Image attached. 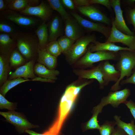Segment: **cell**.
I'll list each match as a JSON object with an SVG mask.
<instances>
[{"label":"cell","instance_id":"ee69618b","mask_svg":"<svg viewBox=\"0 0 135 135\" xmlns=\"http://www.w3.org/2000/svg\"><path fill=\"white\" fill-rule=\"evenodd\" d=\"M31 81H39L42 82H54L55 81L53 80L47 79L44 78L38 77H36L34 78L31 80Z\"/></svg>","mask_w":135,"mask_h":135},{"label":"cell","instance_id":"d590c367","mask_svg":"<svg viewBox=\"0 0 135 135\" xmlns=\"http://www.w3.org/2000/svg\"><path fill=\"white\" fill-rule=\"evenodd\" d=\"M16 107L15 104L8 101L1 94H0V108L7 109L13 111Z\"/></svg>","mask_w":135,"mask_h":135},{"label":"cell","instance_id":"44dd1931","mask_svg":"<svg viewBox=\"0 0 135 135\" xmlns=\"http://www.w3.org/2000/svg\"><path fill=\"white\" fill-rule=\"evenodd\" d=\"M37 61L50 69H54L57 64V58L48 53L45 48L39 47Z\"/></svg>","mask_w":135,"mask_h":135},{"label":"cell","instance_id":"7a4b0ae2","mask_svg":"<svg viewBox=\"0 0 135 135\" xmlns=\"http://www.w3.org/2000/svg\"><path fill=\"white\" fill-rule=\"evenodd\" d=\"M14 37L16 40L17 49L26 59L30 60L38 55V40L35 35L18 32Z\"/></svg>","mask_w":135,"mask_h":135},{"label":"cell","instance_id":"2e32d148","mask_svg":"<svg viewBox=\"0 0 135 135\" xmlns=\"http://www.w3.org/2000/svg\"><path fill=\"white\" fill-rule=\"evenodd\" d=\"M82 28L75 19L70 18L66 21L65 35L76 41L84 36L83 30Z\"/></svg>","mask_w":135,"mask_h":135},{"label":"cell","instance_id":"cb8c5ba5","mask_svg":"<svg viewBox=\"0 0 135 135\" xmlns=\"http://www.w3.org/2000/svg\"><path fill=\"white\" fill-rule=\"evenodd\" d=\"M36 34L38 38L39 47L44 49L48 44V26L44 22L37 28Z\"/></svg>","mask_w":135,"mask_h":135},{"label":"cell","instance_id":"60d3db41","mask_svg":"<svg viewBox=\"0 0 135 135\" xmlns=\"http://www.w3.org/2000/svg\"><path fill=\"white\" fill-rule=\"evenodd\" d=\"M75 6H83L90 5L89 0H74Z\"/></svg>","mask_w":135,"mask_h":135},{"label":"cell","instance_id":"30bf717a","mask_svg":"<svg viewBox=\"0 0 135 135\" xmlns=\"http://www.w3.org/2000/svg\"><path fill=\"white\" fill-rule=\"evenodd\" d=\"M105 42L120 43L135 52V36L128 35L120 31L116 28L112 21L110 33Z\"/></svg>","mask_w":135,"mask_h":135},{"label":"cell","instance_id":"f6af8a7d","mask_svg":"<svg viewBox=\"0 0 135 135\" xmlns=\"http://www.w3.org/2000/svg\"><path fill=\"white\" fill-rule=\"evenodd\" d=\"M8 10L6 0H0V12Z\"/></svg>","mask_w":135,"mask_h":135},{"label":"cell","instance_id":"603a6c76","mask_svg":"<svg viewBox=\"0 0 135 135\" xmlns=\"http://www.w3.org/2000/svg\"><path fill=\"white\" fill-rule=\"evenodd\" d=\"M66 98L64 95L62 98L60 103L58 120L57 124L58 126L61 127L62 123L73 104L74 98Z\"/></svg>","mask_w":135,"mask_h":135},{"label":"cell","instance_id":"d6986e66","mask_svg":"<svg viewBox=\"0 0 135 135\" xmlns=\"http://www.w3.org/2000/svg\"><path fill=\"white\" fill-rule=\"evenodd\" d=\"M88 49L93 52L99 51H107L118 52L119 51L126 50L132 51L127 47H123L116 45L114 43L111 42L102 43L96 41Z\"/></svg>","mask_w":135,"mask_h":135},{"label":"cell","instance_id":"74e56055","mask_svg":"<svg viewBox=\"0 0 135 135\" xmlns=\"http://www.w3.org/2000/svg\"><path fill=\"white\" fill-rule=\"evenodd\" d=\"M124 104L130 110L135 120V103L131 100L126 101Z\"/></svg>","mask_w":135,"mask_h":135},{"label":"cell","instance_id":"5bb4252c","mask_svg":"<svg viewBox=\"0 0 135 135\" xmlns=\"http://www.w3.org/2000/svg\"><path fill=\"white\" fill-rule=\"evenodd\" d=\"M99 64L106 86L110 82H116L120 77V73L116 69L114 64H111L108 60L102 62Z\"/></svg>","mask_w":135,"mask_h":135},{"label":"cell","instance_id":"277c9868","mask_svg":"<svg viewBox=\"0 0 135 135\" xmlns=\"http://www.w3.org/2000/svg\"><path fill=\"white\" fill-rule=\"evenodd\" d=\"M96 40V38L94 34L84 36L77 40L65 54L68 60L71 63L77 61L86 53L89 44L94 43Z\"/></svg>","mask_w":135,"mask_h":135},{"label":"cell","instance_id":"f546056e","mask_svg":"<svg viewBox=\"0 0 135 135\" xmlns=\"http://www.w3.org/2000/svg\"><path fill=\"white\" fill-rule=\"evenodd\" d=\"M57 41L61 49L62 53L65 54L69 50L75 42L65 35L60 37Z\"/></svg>","mask_w":135,"mask_h":135},{"label":"cell","instance_id":"f35d334b","mask_svg":"<svg viewBox=\"0 0 135 135\" xmlns=\"http://www.w3.org/2000/svg\"><path fill=\"white\" fill-rule=\"evenodd\" d=\"M120 83L122 86L128 84H135V71L133 72L130 77L125 79L122 80Z\"/></svg>","mask_w":135,"mask_h":135},{"label":"cell","instance_id":"52a82bcc","mask_svg":"<svg viewBox=\"0 0 135 135\" xmlns=\"http://www.w3.org/2000/svg\"><path fill=\"white\" fill-rule=\"evenodd\" d=\"M0 14L1 17L3 19L12 21L22 26L31 27L35 26L38 22L37 20L34 18L9 9L1 11Z\"/></svg>","mask_w":135,"mask_h":135},{"label":"cell","instance_id":"6da1fadb","mask_svg":"<svg viewBox=\"0 0 135 135\" xmlns=\"http://www.w3.org/2000/svg\"><path fill=\"white\" fill-rule=\"evenodd\" d=\"M118 53L119 58L115 67L120 75L118 81L111 87L110 90L113 92L120 89L121 81L126 76L130 77L135 68V52L124 50L119 51Z\"/></svg>","mask_w":135,"mask_h":135},{"label":"cell","instance_id":"4dcf8cb0","mask_svg":"<svg viewBox=\"0 0 135 135\" xmlns=\"http://www.w3.org/2000/svg\"><path fill=\"white\" fill-rule=\"evenodd\" d=\"M45 49L48 53L56 58L62 53L57 40L49 42L46 46Z\"/></svg>","mask_w":135,"mask_h":135},{"label":"cell","instance_id":"ba28073f","mask_svg":"<svg viewBox=\"0 0 135 135\" xmlns=\"http://www.w3.org/2000/svg\"><path fill=\"white\" fill-rule=\"evenodd\" d=\"M6 120L14 125L21 132L26 130L37 127L29 122L21 114L14 111L0 112Z\"/></svg>","mask_w":135,"mask_h":135},{"label":"cell","instance_id":"d4e9b609","mask_svg":"<svg viewBox=\"0 0 135 135\" xmlns=\"http://www.w3.org/2000/svg\"><path fill=\"white\" fill-rule=\"evenodd\" d=\"M9 56L0 54V84H3L6 81L10 70L9 65Z\"/></svg>","mask_w":135,"mask_h":135},{"label":"cell","instance_id":"d6a6232c","mask_svg":"<svg viewBox=\"0 0 135 135\" xmlns=\"http://www.w3.org/2000/svg\"><path fill=\"white\" fill-rule=\"evenodd\" d=\"M128 6L126 10L125 16L127 23L132 25L135 34V4Z\"/></svg>","mask_w":135,"mask_h":135},{"label":"cell","instance_id":"7c38bea8","mask_svg":"<svg viewBox=\"0 0 135 135\" xmlns=\"http://www.w3.org/2000/svg\"><path fill=\"white\" fill-rule=\"evenodd\" d=\"M76 8L82 14L92 20L107 25H112V21L107 16L93 6H77Z\"/></svg>","mask_w":135,"mask_h":135},{"label":"cell","instance_id":"4fadbf2b","mask_svg":"<svg viewBox=\"0 0 135 135\" xmlns=\"http://www.w3.org/2000/svg\"><path fill=\"white\" fill-rule=\"evenodd\" d=\"M73 72L80 79L96 80L101 89H104L106 86L100 64L89 70L75 69L73 70Z\"/></svg>","mask_w":135,"mask_h":135},{"label":"cell","instance_id":"8992f818","mask_svg":"<svg viewBox=\"0 0 135 135\" xmlns=\"http://www.w3.org/2000/svg\"><path fill=\"white\" fill-rule=\"evenodd\" d=\"M72 15L83 28L89 32H96L103 35L107 40L110 35L111 27L104 24L90 21L82 18L78 14L71 13Z\"/></svg>","mask_w":135,"mask_h":135},{"label":"cell","instance_id":"ffe728a7","mask_svg":"<svg viewBox=\"0 0 135 135\" xmlns=\"http://www.w3.org/2000/svg\"><path fill=\"white\" fill-rule=\"evenodd\" d=\"M8 9L16 12L22 11L28 6H34L38 5V0H6Z\"/></svg>","mask_w":135,"mask_h":135},{"label":"cell","instance_id":"b9f144b4","mask_svg":"<svg viewBox=\"0 0 135 135\" xmlns=\"http://www.w3.org/2000/svg\"><path fill=\"white\" fill-rule=\"evenodd\" d=\"M111 135H128L123 130L117 126Z\"/></svg>","mask_w":135,"mask_h":135},{"label":"cell","instance_id":"e575fe53","mask_svg":"<svg viewBox=\"0 0 135 135\" xmlns=\"http://www.w3.org/2000/svg\"><path fill=\"white\" fill-rule=\"evenodd\" d=\"M0 33L7 34L13 37L18 32L10 24L2 20L0 22Z\"/></svg>","mask_w":135,"mask_h":135},{"label":"cell","instance_id":"9a60e30c","mask_svg":"<svg viewBox=\"0 0 135 135\" xmlns=\"http://www.w3.org/2000/svg\"><path fill=\"white\" fill-rule=\"evenodd\" d=\"M35 60H32L24 65L17 68L13 72L10 74V80L17 78H23L25 80L32 79L36 77L34 72Z\"/></svg>","mask_w":135,"mask_h":135},{"label":"cell","instance_id":"7bdbcfd3","mask_svg":"<svg viewBox=\"0 0 135 135\" xmlns=\"http://www.w3.org/2000/svg\"><path fill=\"white\" fill-rule=\"evenodd\" d=\"M25 132L30 135H54L53 133L49 131L43 134H38L33 131L28 130H26Z\"/></svg>","mask_w":135,"mask_h":135},{"label":"cell","instance_id":"836d02e7","mask_svg":"<svg viewBox=\"0 0 135 135\" xmlns=\"http://www.w3.org/2000/svg\"><path fill=\"white\" fill-rule=\"evenodd\" d=\"M116 125L115 121H105L99 130L100 135H111Z\"/></svg>","mask_w":135,"mask_h":135},{"label":"cell","instance_id":"83f0119b","mask_svg":"<svg viewBox=\"0 0 135 135\" xmlns=\"http://www.w3.org/2000/svg\"><path fill=\"white\" fill-rule=\"evenodd\" d=\"M26 59L17 48H14L9 57L10 66L12 67L19 66L25 62Z\"/></svg>","mask_w":135,"mask_h":135},{"label":"cell","instance_id":"f1b7e54d","mask_svg":"<svg viewBox=\"0 0 135 135\" xmlns=\"http://www.w3.org/2000/svg\"><path fill=\"white\" fill-rule=\"evenodd\" d=\"M47 1L53 10L57 11L63 19L66 20L70 18L69 15L64 8L60 0H48Z\"/></svg>","mask_w":135,"mask_h":135},{"label":"cell","instance_id":"8fae6325","mask_svg":"<svg viewBox=\"0 0 135 135\" xmlns=\"http://www.w3.org/2000/svg\"><path fill=\"white\" fill-rule=\"evenodd\" d=\"M52 10L48 3L42 1L37 6H28L20 13L24 15L37 16L45 22L50 18Z\"/></svg>","mask_w":135,"mask_h":135},{"label":"cell","instance_id":"8d00e7d4","mask_svg":"<svg viewBox=\"0 0 135 135\" xmlns=\"http://www.w3.org/2000/svg\"><path fill=\"white\" fill-rule=\"evenodd\" d=\"M90 4H97L102 5L110 10H111L110 0H89Z\"/></svg>","mask_w":135,"mask_h":135},{"label":"cell","instance_id":"4316f807","mask_svg":"<svg viewBox=\"0 0 135 135\" xmlns=\"http://www.w3.org/2000/svg\"><path fill=\"white\" fill-rule=\"evenodd\" d=\"M28 81H31V80H25L20 78L7 80L0 88V94L4 96L8 91L12 88L21 83Z\"/></svg>","mask_w":135,"mask_h":135},{"label":"cell","instance_id":"7402d4cb","mask_svg":"<svg viewBox=\"0 0 135 135\" xmlns=\"http://www.w3.org/2000/svg\"><path fill=\"white\" fill-rule=\"evenodd\" d=\"M34 72L38 77L54 80L57 79V76L60 74L58 70L49 69L38 62L35 64Z\"/></svg>","mask_w":135,"mask_h":135},{"label":"cell","instance_id":"ab89813d","mask_svg":"<svg viewBox=\"0 0 135 135\" xmlns=\"http://www.w3.org/2000/svg\"><path fill=\"white\" fill-rule=\"evenodd\" d=\"M60 1L63 5L69 9L71 10L74 9L75 6L73 0H61Z\"/></svg>","mask_w":135,"mask_h":135},{"label":"cell","instance_id":"9c48e42d","mask_svg":"<svg viewBox=\"0 0 135 135\" xmlns=\"http://www.w3.org/2000/svg\"><path fill=\"white\" fill-rule=\"evenodd\" d=\"M111 6L115 14L114 19L112 21L116 28L123 33L128 35L134 36L135 34L128 28L124 18L123 12L120 0H110Z\"/></svg>","mask_w":135,"mask_h":135},{"label":"cell","instance_id":"3957f363","mask_svg":"<svg viewBox=\"0 0 135 135\" xmlns=\"http://www.w3.org/2000/svg\"><path fill=\"white\" fill-rule=\"evenodd\" d=\"M118 52L99 51L91 52L88 49L84 55L76 62L77 65L86 67L92 66L95 63L104 61L118 60Z\"/></svg>","mask_w":135,"mask_h":135},{"label":"cell","instance_id":"484cf974","mask_svg":"<svg viewBox=\"0 0 135 135\" xmlns=\"http://www.w3.org/2000/svg\"><path fill=\"white\" fill-rule=\"evenodd\" d=\"M121 116L115 115L114 117L116 125L123 130L128 135H135V124L133 120L126 123L120 120Z\"/></svg>","mask_w":135,"mask_h":135},{"label":"cell","instance_id":"ac0fdd59","mask_svg":"<svg viewBox=\"0 0 135 135\" xmlns=\"http://www.w3.org/2000/svg\"><path fill=\"white\" fill-rule=\"evenodd\" d=\"M48 42L56 40L61 36L63 29L61 20L58 16H55L50 21L48 26Z\"/></svg>","mask_w":135,"mask_h":135},{"label":"cell","instance_id":"e0dca14e","mask_svg":"<svg viewBox=\"0 0 135 135\" xmlns=\"http://www.w3.org/2000/svg\"><path fill=\"white\" fill-rule=\"evenodd\" d=\"M16 46L17 42L14 37L7 34L0 33V54L10 56Z\"/></svg>","mask_w":135,"mask_h":135},{"label":"cell","instance_id":"5b68a950","mask_svg":"<svg viewBox=\"0 0 135 135\" xmlns=\"http://www.w3.org/2000/svg\"><path fill=\"white\" fill-rule=\"evenodd\" d=\"M130 94V90L127 88L110 92L108 95L101 98L100 102L96 106L101 110L108 104H110L114 108H117L120 104L125 102Z\"/></svg>","mask_w":135,"mask_h":135},{"label":"cell","instance_id":"1f68e13d","mask_svg":"<svg viewBox=\"0 0 135 135\" xmlns=\"http://www.w3.org/2000/svg\"><path fill=\"white\" fill-rule=\"evenodd\" d=\"M92 112V116L85 124V130H86L94 129L99 130L100 129V125L98 123V117L100 112L98 110H94Z\"/></svg>","mask_w":135,"mask_h":135}]
</instances>
